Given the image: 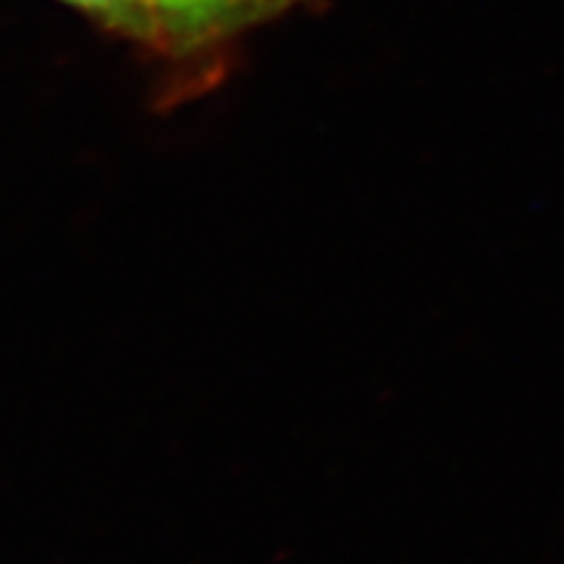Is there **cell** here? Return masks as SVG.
Returning a JSON list of instances; mask_svg holds the SVG:
<instances>
[{"mask_svg": "<svg viewBox=\"0 0 564 564\" xmlns=\"http://www.w3.org/2000/svg\"><path fill=\"white\" fill-rule=\"evenodd\" d=\"M66 3L87 11L89 17L100 19L102 24L112 26L126 37L160 51V30L152 0H66Z\"/></svg>", "mask_w": 564, "mask_h": 564, "instance_id": "cell-2", "label": "cell"}, {"mask_svg": "<svg viewBox=\"0 0 564 564\" xmlns=\"http://www.w3.org/2000/svg\"><path fill=\"white\" fill-rule=\"evenodd\" d=\"M288 3L291 0H152L160 51L194 53L272 17Z\"/></svg>", "mask_w": 564, "mask_h": 564, "instance_id": "cell-1", "label": "cell"}]
</instances>
